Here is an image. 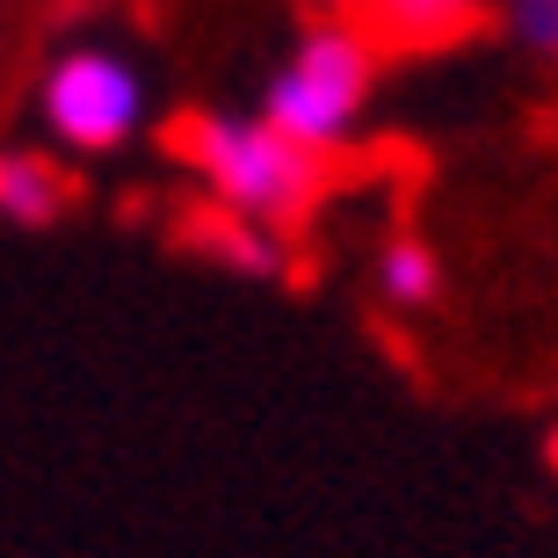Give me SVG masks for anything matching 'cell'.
I'll use <instances>...</instances> for the list:
<instances>
[{
    "label": "cell",
    "instance_id": "obj_1",
    "mask_svg": "<svg viewBox=\"0 0 558 558\" xmlns=\"http://www.w3.org/2000/svg\"><path fill=\"white\" fill-rule=\"evenodd\" d=\"M182 167L210 189L218 210L254 218V226H276V232H290L319 204V189H327V160L305 153L298 138H283L262 109L254 117H226V109L189 117L182 124Z\"/></svg>",
    "mask_w": 558,
    "mask_h": 558
},
{
    "label": "cell",
    "instance_id": "obj_2",
    "mask_svg": "<svg viewBox=\"0 0 558 558\" xmlns=\"http://www.w3.org/2000/svg\"><path fill=\"white\" fill-rule=\"evenodd\" d=\"M371 87H377V37L349 15H327V22H312L305 37L290 44V59L276 65L262 117L283 138H298L305 153L327 160V153H341L363 131Z\"/></svg>",
    "mask_w": 558,
    "mask_h": 558
},
{
    "label": "cell",
    "instance_id": "obj_3",
    "mask_svg": "<svg viewBox=\"0 0 558 558\" xmlns=\"http://www.w3.org/2000/svg\"><path fill=\"white\" fill-rule=\"evenodd\" d=\"M145 109H153L145 73L117 51V44H65L59 59L44 65V81H37L44 131H51L65 153H87V160L124 153V145L145 131Z\"/></svg>",
    "mask_w": 558,
    "mask_h": 558
},
{
    "label": "cell",
    "instance_id": "obj_4",
    "mask_svg": "<svg viewBox=\"0 0 558 558\" xmlns=\"http://www.w3.org/2000/svg\"><path fill=\"white\" fill-rule=\"evenodd\" d=\"M478 15H486V0H363L355 22L377 37V51L385 44H399V51H442L464 29H478Z\"/></svg>",
    "mask_w": 558,
    "mask_h": 558
},
{
    "label": "cell",
    "instance_id": "obj_5",
    "mask_svg": "<svg viewBox=\"0 0 558 558\" xmlns=\"http://www.w3.org/2000/svg\"><path fill=\"white\" fill-rule=\"evenodd\" d=\"M371 290L385 312H428L442 305V254L421 232H385V247L371 254Z\"/></svg>",
    "mask_w": 558,
    "mask_h": 558
},
{
    "label": "cell",
    "instance_id": "obj_6",
    "mask_svg": "<svg viewBox=\"0 0 558 558\" xmlns=\"http://www.w3.org/2000/svg\"><path fill=\"white\" fill-rule=\"evenodd\" d=\"M65 204H73V189H65V167L44 160V153H0V218L8 226H59Z\"/></svg>",
    "mask_w": 558,
    "mask_h": 558
},
{
    "label": "cell",
    "instance_id": "obj_7",
    "mask_svg": "<svg viewBox=\"0 0 558 558\" xmlns=\"http://www.w3.org/2000/svg\"><path fill=\"white\" fill-rule=\"evenodd\" d=\"M189 226H204V232H196V247L218 254L226 269L254 276V283H269V276L290 269V247H283V232H276V226H254V218H232V210H210V218H189Z\"/></svg>",
    "mask_w": 558,
    "mask_h": 558
},
{
    "label": "cell",
    "instance_id": "obj_8",
    "mask_svg": "<svg viewBox=\"0 0 558 558\" xmlns=\"http://www.w3.org/2000/svg\"><path fill=\"white\" fill-rule=\"evenodd\" d=\"M500 29L522 59L558 65V0H500Z\"/></svg>",
    "mask_w": 558,
    "mask_h": 558
}]
</instances>
